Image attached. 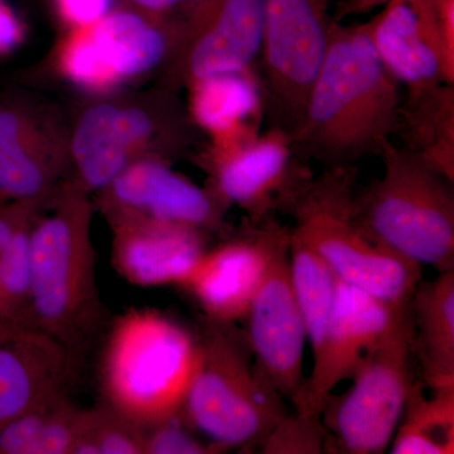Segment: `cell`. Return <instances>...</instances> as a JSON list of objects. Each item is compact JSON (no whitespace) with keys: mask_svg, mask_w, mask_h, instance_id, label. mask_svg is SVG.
<instances>
[{"mask_svg":"<svg viewBox=\"0 0 454 454\" xmlns=\"http://www.w3.org/2000/svg\"><path fill=\"white\" fill-rule=\"evenodd\" d=\"M379 157L382 175L356 191L364 223L403 258L454 270V181L393 139Z\"/></svg>","mask_w":454,"mask_h":454,"instance_id":"6","label":"cell"},{"mask_svg":"<svg viewBox=\"0 0 454 454\" xmlns=\"http://www.w3.org/2000/svg\"><path fill=\"white\" fill-rule=\"evenodd\" d=\"M403 95L373 47L369 20L334 22L293 134L298 154L322 169L357 166L395 138Z\"/></svg>","mask_w":454,"mask_h":454,"instance_id":"1","label":"cell"},{"mask_svg":"<svg viewBox=\"0 0 454 454\" xmlns=\"http://www.w3.org/2000/svg\"><path fill=\"white\" fill-rule=\"evenodd\" d=\"M82 409L56 394L0 427V454H74Z\"/></svg>","mask_w":454,"mask_h":454,"instance_id":"23","label":"cell"},{"mask_svg":"<svg viewBox=\"0 0 454 454\" xmlns=\"http://www.w3.org/2000/svg\"><path fill=\"white\" fill-rule=\"evenodd\" d=\"M114 268L133 286H184L202 258L207 232L162 221H110Z\"/></svg>","mask_w":454,"mask_h":454,"instance_id":"19","label":"cell"},{"mask_svg":"<svg viewBox=\"0 0 454 454\" xmlns=\"http://www.w3.org/2000/svg\"><path fill=\"white\" fill-rule=\"evenodd\" d=\"M395 138L400 146L454 181V85L438 83L406 91Z\"/></svg>","mask_w":454,"mask_h":454,"instance_id":"22","label":"cell"},{"mask_svg":"<svg viewBox=\"0 0 454 454\" xmlns=\"http://www.w3.org/2000/svg\"><path fill=\"white\" fill-rule=\"evenodd\" d=\"M92 207L89 193L66 179L38 210L29 235L31 328L64 348L74 372L103 317Z\"/></svg>","mask_w":454,"mask_h":454,"instance_id":"2","label":"cell"},{"mask_svg":"<svg viewBox=\"0 0 454 454\" xmlns=\"http://www.w3.org/2000/svg\"><path fill=\"white\" fill-rule=\"evenodd\" d=\"M415 365L409 306L364 358L352 376L351 387L325 400L321 417L336 454H381L389 450L417 384Z\"/></svg>","mask_w":454,"mask_h":454,"instance_id":"8","label":"cell"},{"mask_svg":"<svg viewBox=\"0 0 454 454\" xmlns=\"http://www.w3.org/2000/svg\"><path fill=\"white\" fill-rule=\"evenodd\" d=\"M336 0H264L256 65L260 109L267 128L293 134L324 59Z\"/></svg>","mask_w":454,"mask_h":454,"instance_id":"11","label":"cell"},{"mask_svg":"<svg viewBox=\"0 0 454 454\" xmlns=\"http://www.w3.org/2000/svg\"><path fill=\"white\" fill-rule=\"evenodd\" d=\"M243 322L260 379L293 404L306 381L303 361L309 340L293 289L289 250L274 262Z\"/></svg>","mask_w":454,"mask_h":454,"instance_id":"17","label":"cell"},{"mask_svg":"<svg viewBox=\"0 0 454 454\" xmlns=\"http://www.w3.org/2000/svg\"><path fill=\"white\" fill-rule=\"evenodd\" d=\"M207 176V190L229 210L259 223L291 214L295 200L315 173L295 151L291 134L277 128L249 129L211 140L196 154Z\"/></svg>","mask_w":454,"mask_h":454,"instance_id":"10","label":"cell"},{"mask_svg":"<svg viewBox=\"0 0 454 454\" xmlns=\"http://www.w3.org/2000/svg\"><path fill=\"white\" fill-rule=\"evenodd\" d=\"M95 196L107 223L162 221L210 232L223 227L227 212L207 187L199 186L176 172L168 160L155 157L131 163Z\"/></svg>","mask_w":454,"mask_h":454,"instance_id":"16","label":"cell"},{"mask_svg":"<svg viewBox=\"0 0 454 454\" xmlns=\"http://www.w3.org/2000/svg\"><path fill=\"white\" fill-rule=\"evenodd\" d=\"M262 454H336L321 414L286 413L256 446Z\"/></svg>","mask_w":454,"mask_h":454,"instance_id":"28","label":"cell"},{"mask_svg":"<svg viewBox=\"0 0 454 454\" xmlns=\"http://www.w3.org/2000/svg\"><path fill=\"white\" fill-rule=\"evenodd\" d=\"M68 134L61 114L47 104L0 100V205L53 195L70 170Z\"/></svg>","mask_w":454,"mask_h":454,"instance_id":"14","label":"cell"},{"mask_svg":"<svg viewBox=\"0 0 454 454\" xmlns=\"http://www.w3.org/2000/svg\"><path fill=\"white\" fill-rule=\"evenodd\" d=\"M387 0H336L333 11V20L343 22L349 17L364 16L381 8Z\"/></svg>","mask_w":454,"mask_h":454,"instance_id":"34","label":"cell"},{"mask_svg":"<svg viewBox=\"0 0 454 454\" xmlns=\"http://www.w3.org/2000/svg\"><path fill=\"white\" fill-rule=\"evenodd\" d=\"M74 370L64 348L35 330L0 340V427L62 393Z\"/></svg>","mask_w":454,"mask_h":454,"instance_id":"20","label":"cell"},{"mask_svg":"<svg viewBox=\"0 0 454 454\" xmlns=\"http://www.w3.org/2000/svg\"><path fill=\"white\" fill-rule=\"evenodd\" d=\"M201 2L202 0H122V4L158 16H175L184 14Z\"/></svg>","mask_w":454,"mask_h":454,"instance_id":"33","label":"cell"},{"mask_svg":"<svg viewBox=\"0 0 454 454\" xmlns=\"http://www.w3.org/2000/svg\"><path fill=\"white\" fill-rule=\"evenodd\" d=\"M414 351L429 389L454 387V270L420 280L411 301Z\"/></svg>","mask_w":454,"mask_h":454,"instance_id":"21","label":"cell"},{"mask_svg":"<svg viewBox=\"0 0 454 454\" xmlns=\"http://www.w3.org/2000/svg\"><path fill=\"white\" fill-rule=\"evenodd\" d=\"M391 454L454 452V387L430 389L417 381L389 447Z\"/></svg>","mask_w":454,"mask_h":454,"instance_id":"25","label":"cell"},{"mask_svg":"<svg viewBox=\"0 0 454 454\" xmlns=\"http://www.w3.org/2000/svg\"><path fill=\"white\" fill-rule=\"evenodd\" d=\"M22 20L5 0H0V56L13 52L25 40Z\"/></svg>","mask_w":454,"mask_h":454,"instance_id":"32","label":"cell"},{"mask_svg":"<svg viewBox=\"0 0 454 454\" xmlns=\"http://www.w3.org/2000/svg\"><path fill=\"white\" fill-rule=\"evenodd\" d=\"M357 166L313 175L289 214L292 236L340 282L387 303H411L422 267L394 253L370 231L357 208Z\"/></svg>","mask_w":454,"mask_h":454,"instance_id":"3","label":"cell"},{"mask_svg":"<svg viewBox=\"0 0 454 454\" xmlns=\"http://www.w3.org/2000/svg\"><path fill=\"white\" fill-rule=\"evenodd\" d=\"M27 328L17 327V325H9L7 322L0 321V340L11 339L16 334L22 333Z\"/></svg>","mask_w":454,"mask_h":454,"instance_id":"35","label":"cell"},{"mask_svg":"<svg viewBox=\"0 0 454 454\" xmlns=\"http://www.w3.org/2000/svg\"><path fill=\"white\" fill-rule=\"evenodd\" d=\"M184 17L158 16L116 5L88 28L68 31L56 53L59 74L77 88L104 97L160 73L181 35Z\"/></svg>","mask_w":454,"mask_h":454,"instance_id":"9","label":"cell"},{"mask_svg":"<svg viewBox=\"0 0 454 454\" xmlns=\"http://www.w3.org/2000/svg\"><path fill=\"white\" fill-rule=\"evenodd\" d=\"M369 25L382 64L406 91L454 85V55L432 0H387Z\"/></svg>","mask_w":454,"mask_h":454,"instance_id":"18","label":"cell"},{"mask_svg":"<svg viewBox=\"0 0 454 454\" xmlns=\"http://www.w3.org/2000/svg\"><path fill=\"white\" fill-rule=\"evenodd\" d=\"M199 339L154 309H133L114 324L101 360L106 405L140 426L181 411L199 365Z\"/></svg>","mask_w":454,"mask_h":454,"instance_id":"5","label":"cell"},{"mask_svg":"<svg viewBox=\"0 0 454 454\" xmlns=\"http://www.w3.org/2000/svg\"><path fill=\"white\" fill-rule=\"evenodd\" d=\"M57 17L68 31L97 25L116 7L115 0H52Z\"/></svg>","mask_w":454,"mask_h":454,"instance_id":"30","label":"cell"},{"mask_svg":"<svg viewBox=\"0 0 454 454\" xmlns=\"http://www.w3.org/2000/svg\"><path fill=\"white\" fill-rule=\"evenodd\" d=\"M47 200L7 202L0 205V262L14 236L35 216Z\"/></svg>","mask_w":454,"mask_h":454,"instance_id":"31","label":"cell"},{"mask_svg":"<svg viewBox=\"0 0 454 454\" xmlns=\"http://www.w3.org/2000/svg\"><path fill=\"white\" fill-rule=\"evenodd\" d=\"M145 428L110 406L83 411L74 454H145Z\"/></svg>","mask_w":454,"mask_h":454,"instance_id":"27","label":"cell"},{"mask_svg":"<svg viewBox=\"0 0 454 454\" xmlns=\"http://www.w3.org/2000/svg\"><path fill=\"white\" fill-rule=\"evenodd\" d=\"M191 92V118L211 140L253 129L245 121L255 98L259 100L256 76L252 74H223L195 83ZM260 101V100H259Z\"/></svg>","mask_w":454,"mask_h":454,"instance_id":"24","label":"cell"},{"mask_svg":"<svg viewBox=\"0 0 454 454\" xmlns=\"http://www.w3.org/2000/svg\"><path fill=\"white\" fill-rule=\"evenodd\" d=\"M289 270L312 360H315L324 345L333 318L340 279L315 253L292 236V232Z\"/></svg>","mask_w":454,"mask_h":454,"instance_id":"26","label":"cell"},{"mask_svg":"<svg viewBox=\"0 0 454 454\" xmlns=\"http://www.w3.org/2000/svg\"><path fill=\"white\" fill-rule=\"evenodd\" d=\"M291 226L277 217L244 219L234 236L206 250L182 288L195 298L207 321L243 322L274 262L289 250Z\"/></svg>","mask_w":454,"mask_h":454,"instance_id":"13","label":"cell"},{"mask_svg":"<svg viewBox=\"0 0 454 454\" xmlns=\"http://www.w3.org/2000/svg\"><path fill=\"white\" fill-rule=\"evenodd\" d=\"M219 447L191 428L181 413L145 427V454H217Z\"/></svg>","mask_w":454,"mask_h":454,"instance_id":"29","label":"cell"},{"mask_svg":"<svg viewBox=\"0 0 454 454\" xmlns=\"http://www.w3.org/2000/svg\"><path fill=\"white\" fill-rule=\"evenodd\" d=\"M181 35L160 74L172 92L223 74H255L264 0H202L182 14Z\"/></svg>","mask_w":454,"mask_h":454,"instance_id":"12","label":"cell"},{"mask_svg":"<svg viewBox=\"0 0 454 454\" xmlns=\"http://www.w3.org/2000/svg\"><path fill=\"white\" fill-rule=\"evenodd\" d=\"M199 365L182 418L223 452L256 448L288 413L286 400L260 379L243 331L206 319L197 334Z\"/></svg>","mask_w":454,"mask_h":454,"instance_id":"7","label":"cell"},{"mask_svg":"<svg viewBox=\"0 0 454 454\" xmlns=\"http://www.w3.org/2000/svg\"><path fill=\"white\" fill-rule=\"evenodd\" d=\"M411 303L396 306L339 282L333 318L318 356L293 403L294 411L321 414L328 395L352 376Z\"/></svg>","mask_w":454,"mask_h":454,"instance_id":"15","label":"cell"},{"mask_svg":"<svg viewBox=\"0 0 454 454\" xmlns=\"http://www.w3.org/2000/svg\"><path fill=\"white\" fill-rule=\"evenodd\" d=\"M83 107L68 134L71 181L89 195L100 192L143 158L173 160L190 153L199 128L177 92L109 97Z\"/></svg>","mask_w":454,"mask_h":454,"instance_id":"4","label":"cell"}]
</instances>
